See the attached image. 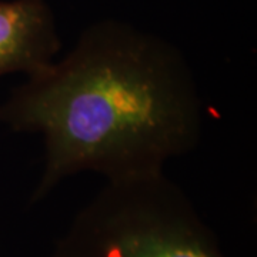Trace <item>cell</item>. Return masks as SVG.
<instances>
[{
  "label": "cell",
  "instance_id": "obj_2",
  "mask_svg": "<svg viewBox=\"0 0 257 257\" xmlns=\"http://www.w3.org/2000/svg\"><path fill=\"white\" fill-rule=\"evenodd\" d=\"M50 257H227L163 170L107 180Z\"/></svg>",
  "mask_w": 257,
  "mask_h": 257
},
{
  "label": "cell",
  "instance_id": "obj_1",
  "mask_svg": "<svg viewBox=\"0 0 257 257\" xmlns=\"http://www.w3.org/2000/svg\"><path fill=\"white\" fill-rule=\"evenodd\" d=\"M0 120L45 139V167L32 202L64 177L107 180L163 170L199 145L202 99L183 53L119 22L83 32L59 62L29 76L0 106Z\"/></svg>",
  "mask_w": 257,
  "mask_h": 257
},
{
  "label": "cell",
  "instance_id": "obj_3",
  "mask_svg": "<svg viewBox=\"0 0 257 257\" xmlns=\"http://www.w3.org/2000/svg\"><path fill=\"white\" fill-rule=\"evenodd\" d=\"M62 49L53 13L43 0L0 2V76H33Z\"/></svg>",
  "mask_w": 257,
  "mask_h": 257
}]
</instances>
